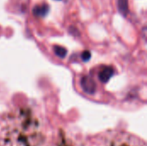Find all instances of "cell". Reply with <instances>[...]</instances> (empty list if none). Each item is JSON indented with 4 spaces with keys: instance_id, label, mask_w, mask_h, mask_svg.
<instances>
[{
    "instance_id": "1",
    "label": "cell",
    "mask_w": 147,
    "mask_h": 146,
    "mask_svg": "<svg viewBox=\"0 0 147 146\" xmlns=\"http://www.w3.org/2000/svg\"><path fill=\"white\" fill-rule=\"evenodd\" d=\"M45 139L43 125L30 108H16L0 116V146H42Z\"/></svg>"
},
{
    "instance_id": "2",
    "label": "cell",
    "mask_w": 147,
    "mask_h": 146,
    "mask_svg": "<svg viewBox=\"0 0 147 146\" xmlns=\"http://www.w3.org/2000/svg\"><path fill=\"white\" fill-rule=\"evenodd\" d=\"M101 146H146L145 143L128 133H115L102 139Z\"/></svg>"
},
{
    "instance_id": "3",
    "label": "cell",
    "mask_w": 147,
    "mask_h": 146,
    "mask_svg": "<svg viewBox=\"0 0 147 146\" xmlns=\"http://www.w3.org/2000/svg\"><path fill=\"white\" fill-rule=\"evenodd\" d=\"M49 12V6L47 4H41L36 5L33 9V13L37 17H44Z\"/></svg>"
},
{
    "instance_id": "4",
    "label": "cell",
    "mask_w": 147,
    "mask_h": 146,
    "mask_svg": "<svg viewBox=\"0 0 147 146\" xmlns=\"http://www.w3.org/2000/svg\"><path fill=\"white\" fill-rule=\"evenodd\" d=\"M118 9L121 15H127L128 13V0H118Z\"/></svg>"
},
{
    "instance_id": "5",
    "label": "cell",
    "mask_w": 147,
    "mask_h": 146,
    "mask_svg": "<svg viewBox=\"0 0 147 146\" xmlns=\"http://www.w3.org/2000/svg\"><path fill=\"white\" fill-rule=\"evenodd\" d=\"M57 1H59V0H57Z\"/></svg>"
}]
</instances>
